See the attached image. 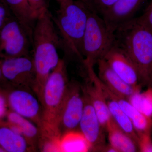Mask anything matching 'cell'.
Listing matches in <instances>:
<instances>
[{"label": "cell", "instance_id": "cell-3", "mask_svg": "<svg viewBox=\"0 0 152 152\" xmlns=\"http://www.w3.org/2000/svg\"><path fill=\"white\" fill-rule=\"evenodd\" d=\"M66 66L60 59L44 85L40 98L42 104L40 129L44 139L61 137L60 119L68 85Z\"/></svg>", "mask_w": 152, "mask_h": 152}, {"label": "cell", "instance_id": "cell-30", "mask_svg": "<svg viewBox=\"0 0 152 152\" xmlns=\"http://www.w3.org/2000/svg\"><path fill=\"white\" fill-rule=\"evenodd\" d=\"M3 76L2 72L1 69V66H0V79Z\"/></svg>", "mask_w": 152, "mask_h": 152}, {"label": "cell", "instance_id": "cell-20", "mask_svg": "<svg viewBox=\"0 0 152 152\" xmlns=\"http://www.w3.org/2000/svg\"><path fill=\"white\" fill-rule=\"evenodd\" d=\"M0 146L7 152H24L27 150L28 142L23 136L15 133L10 128L2 127Z\"/></svg>", "mask_w": 152, "mask_h": 152}, {"label": "cell", "instance_id": "cell-24", "mask_svg": "<svg viewBox=\"0 0 152 152\" xmlns=\"http://www.w3.org/2000/svg\"><path fill=\"white\" fill-rule=\"evenodd\" d=\"M132 20L136 23L152 32V4L142 15L137 18Z\"/></svg>", "mask_w": 152, "mask_h": 152}, {"label": "cell", "instance_id": "cell-27", "mask_svg": "<svg viewBox=\"0 0 152 152\" xmlns=\"http://www.w3.org/2000/svg\"><path fill=\"white\" fill-rule=\"evenodd\" d=\"M30 7L39 16V14L48 9L46 0H27Z\"/></svg>", "mask_w": 152, "mask_h": 152}, {"label": "cell", "instance_id": "cell-16", "mask_svg": "<svg viewBox=\"0 0 152 152\" xmlns=\"http://www.w3.org/2000/svg\"><path fill=\"white\" fill-rule=\"evenodd\" d=\"M13 16L24 28L30 37L38 15L30 7L27 0H5Z\"/></svg>", "mask_w": 152, "mask_h": 152}, {"label": "cell", "instance_id": "cell-5", "mask_svg": "<svg viewBox=\"0 0 152 152\" xmlns=\"http://www.w3.org/2000/svg\"><path fill=\"white\" fill-rule=\"evenodd\" d=\"M115 42V33L108 27L103 18L89 7L82 48V54L85 58L83 64L94 65L102 58Z\"/></svg>", "mask_w": 152, "mask_h": 152}, {"label": "cell", "instance_id": "cell-29", "mask_svg": "<svg viewBox=\"0 0 152 152\" xmlns=\"http://www.w3.org/2000/svg\"><path fill=\"white\" fill-rule=\"evenodd\" d=\"M6 112V102L5 99L1 95H0V118L4 116Z\"/></svg>", "mask_w": 152, "mask_h": 152}, {"label": "cell", "instance_id": "cell-13", "mask_svg": "<svg viewBox=\"0 0 152 152\" xmlns=\"http://www.w3.org/2000/svg\"><path fill=\"white\" fill-rule=\"evenodd\" d=\"M96 63L99 70L98 77L103 84L115 94L129 100L135 93L140 91V87H133L124 81L104 59H100Z\"/></svg>", "mask_w": 152, "mask_h": 152}, {"label": "cell", "instance_id": "cell-8", "mask_svg": "<svg viewBox=\"0 0 152 152\" xmlns=\"http://www.w3.org/2000/svg\"><path fill=\"white\" fill-rule=\"evenodd\" d=\"M85 107L79 128L91 146V151H101L105 145L104 129L88 95L83 89Z\"/></svg>", "mask_w": 152, "mask_h": 152}, {"label": "cell", "instance_id": "cell-7", "mask_svg": "<svg viewBox=\"0 0 152 152\" xmlns=\"http://www.w3.org/2000/svg\"><path fill=\"white\" fill-rule=\"evenodd\" d=\"M68 85L67 91L64 101L60 119V128L65 133L75 131L79 127L85 107L83 89L77 83Z\"/></svg>", "mask_w": 152, "mask_h": 152}, {"label": "cell", "instance_id": "cell-9", "mask_svg": "<svg viewBox=\"0 0 152 152\" xmlns=\"http://www.w3.org/2000/svg\"><path fill=\"white\" fill-rule=\"evenodd\" d=\"M102 58L124 81L133 87H140L138 74L135 67L116 40Z\"/></svg>", "mask_w": 152, "mask_h": 152}, {"label": "cell", "instance_id": "cell-23", "mask_svg": "<svg viewBox=\"0 0 152 152\" xmlns=\"http://www.w3.org/2000/svg\"><path fill=\"white\" fill-rule=\"evenodd\" d=\"M93 10L102 15L118 0H83Z\"/></svg>", "mask_w": 152, "mask_h": 152}, {"label": "cell", "instance_id": "cell-28", "mask_svg": "<svg viewBox=\"0 0 152 152\" xmlns=\"http://www.w3.org/2000/svg\"><path fill=\"white\" fill-rule=\"evenodd\" d=\"M59 139H45L43 144L42 151L44 152H60Z\"/></svg>", "mask_w": 152, "mask_h": 152}, {"label": "cell", "instance_id": "cell-2", "mask_svg": "<svg viewBox=\"0 0 152 152\" xmlns=\"http://www.w3.org/2000/svg\"><path fill=\"white\" fill-rule=\"evenodd\" d=\"M53 19L59 36L61 49L67 56L83 61L82 48L89 7L83 0H64Z\"/></svg>", "mask_w": 152, "mask_h": 152}, {"label": "cell", "instance_id": "cell-21", "mask_svg": "<svg viewBox=\"0 0 152 152\" xmlns=\"http://www.w3.org/2000/svg\"><path fill=\"white\" fill-rule=\"evenodd\" d=\"M8 120L12 124L18 126L21 130L23 135L27 140H34L39 134V130L35 124L31 120L22 116L15 112L9 114Z\"/></svg>", "mask_w": 152, "mask_h": 152}, {"label": "cell", "instance_id": "cell-15", "mask_svg": "<svg viewBox=\"0 0 152 152\" xmlns=\"http://www.w3.org/2000/svg\"><path fill=\"white\" fill-rule=\"evenodd\" d=\"M101 84L112 118L119 127L130 137L137 145L138 137L131 120L121 108L112 96L110 91L101 81Z\"/></svg>", "mask_w": 152, "mask_h": 152}, {"label": "cell", "instance_id": "cell-17", "mask_svg": "<svg viewBox=\"0 0 152 152\" xmlns=\"http://www.w3.org/2000/svg\"><path fill=\"white\" fill-rule=\"evenodd\" d=\"M111 92L121 108L131 120L137 135L142 133L151 134L152 130V118L147 116L139 111L128 100L115 94L112 91Z\"/></svg>", "mask_w": 152, "mask_h": 152}, {"label": "cell", "instance_id": "cell-31", "mask_svg": "<svg viewBox=\"0 0 152 152\" xmlns=\"http://www.w3.org/2000/svg\"><path fill=\"white\" fill-rule=\"evenodd\" d=\"M4 150L2 148H1V146H0V152H4Z\"/></svg>", "mask_w": 152, "mask_h": 152}, {"label": "cell", "instance_id": "cell-14", "mask_svg": "<svg viewBox=\"0 0 152 152\" xmlns=\"http://www.w3.org/2000/svg\"><path fill=\"white\" fill-rule=\"evenodd\" d=\"M143 0H118L102 15L108 27L114 32L121 26L132 20Z\"/></svg>", "mask_w": 152, "mask_h": 152}, {"label": "cell", "instance_id": "cell-11", "mask_svg": "<svg viewBox=\"0 0 152 152\" xmlns=\"http://www.w3.org/2000/svg\"><path fill=\"white\" fill-rule=\"evenodd\" d=\"M0 66L6 79L23 84H34L35 70L33 58L29 55L6 58Z\"/></svg>", "mask_w": 152, "mask_h": 152}, {"label": "cell", "instance_id": "cell-18", "mask_svg": "<svg viewBox=\"0 0 152 152\" xmlns=\"http://www.w3.org/2000/svg\"><path fill=\"white\" fill-rule=\"evenodd\" d=\"M106 131L108 134L110 144L118 152H137L138 148L135 142L119 127L112 118Z\"/></svg>", "mask_w": 152, "mask_h": 152}, {"label": "cell", "instance_id": "cell-6", "mask_svg": "<svg viewBox=\"0 0 152 152\" xmlns=\"http://www.w3.org/2000/svg\"><path fill=\"white\" fill-rule=\"evenodd\" d=\"M32 39L14 16L0 30V55L6 58L28 56Z\"/></svg>", "mask_w": 152, "mask_h": 152}, {"label": "cell", "instance_id": "cell-10", "mask_svg": "<svg viewBox=\"0 0 152 152\" xmlns=\"http://www.w3.org/2000/svg\"><path fill=\"white\" fill-rule=\"evenodd\" d=\"M84 65L86 69L88 80L83 89L89 98L101 125L106 131L113 118L107 104L100 80L95 72L94 65L88 64H84Z\"/></svg>", "mask_w": 152, "mask_h": 152}, {"label": "cell", "instance_id": "cell-26", "mask_svg": "<svg viewBox=\"0 0 152 152\" xmlns=\"http://www.w3.org/2000/svg\"><path fill=\"white\" fill-rule=\"evenodd\" d=\"M13 16L5 0H0V30Z\"/></svg>", "mask_w": 152, "mask_h": 152}, {"label": "cell", "instance_id": "cell-19", "mask_svg": "<svg viewBox=\"0 0 152 152\" xmlns=\"http://www.w3.org/2000/svg\"><path fill=\"white\" fill-rule=\"evenodd\" d=\"M59 145L60 152H86L91 150L83 135L76 130L64 133L60 137Z\"/></svg>", "mask_w": 152, "mask_h": 152}, {"label": "cell", "instance_id": "cell-32", "mask_svg": "<svg viewBox=\"0 0 152 152\" xmlns=\"http://www.w3.org/2000/svg\"><path fill=\"white\" fill-rule=\"evenodd\" d=\"M56 1L59 3H61V2L62 1H64V0H56Z\"/></svg>", "mask_w": 152, "mask_h": 152}, {"label": "cell", "instance_id": "cell-25", "mask_svg": "<svg viewBox=\"0 0 152 152\" xmlns=\"http://www.w3.org/2000/svg\"><path fill=\"white\" fill-rule=\"evenodd\" d=\"M137 145L140 151L152 152V140L150 133H142L138 135Z\"/></svg>", "mask_w": 152, "mask_h": 152}, {"label": "cell", "instance_id": "cell-1", "mask_svg": "<svg viewBox=\"0 0 152 152\" xmlns=\"http://www.w3.org/2000/svg\"><path fill=\"white\" fill-rule=\"evenodd\" d=\"M32 48L36 73L33 86L40 100L45 83L60 60L59 36L48 9L38 16L33 31Z\"/></svg>", "mask_w": 152, "mask_h": 152}, {"label": "cell", "instance_id": "cell-4", "mask_svg": "<svg viewBox=\"0 0 152 152\" xmlns=\"http://www.w3.org/2000/svg\"><path fill=\"white\" fill-rule=\"evenodd\" d=\"M117 31L123 35L122 42L119 45L135 67L140 83L152 87V32L132 20L121 26Z\"/></svg>", "mask_w": 152, "mask_h": 152}, {"label": "cell", "instance_id": "cell-22", "mask_svg": "<svg viewBox=\"0 0 152 152\" xmlns=\"http://www.w3.org/2000/svg\"><path fill=\"white\" fill-rule=\"evenodd\" d=\"M128 101L139 111L152 118V87H149L143 92L135 93Z\"/></svg>", "mask_w": 152, "mask_h": 152}, {"label": "cell", "instance_id": "cell-12", "mask_svg": "<svg viewBox=\"0 0 152 152\" xmlns=\"http://www.w3.org/2000/svg\"><path fill=\"white\" fill-rule=\"evenodd\" d=\"M9 101L14 112L40 124L42 116L40 104L33 94L24 90H16L10 95Z\"/></svg>", "mask_w": 152, "mask_h": 152}]
</instances>
